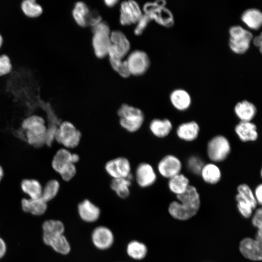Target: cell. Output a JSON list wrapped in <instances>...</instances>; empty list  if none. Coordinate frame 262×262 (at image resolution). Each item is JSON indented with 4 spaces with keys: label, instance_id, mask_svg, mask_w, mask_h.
Wrapping results in <instances>:
<instances>
[{
    "label": "cell",
    "instance_id": "9c48e42d",
    "mask_svg": "<svg viewBox=\"0 0 262 262\" xmlns=\"http://www.w3.org/2000/svg\"><path fill=\"white\" fill-rule=\"evenodd\" d=\"M183 165L180 159L177 156L168 154L163 156L158 162L156 166L157 174L168 180L181 173Z\"/></svg>",
    "mask_w": 262,
    "mask_h": 262
},
{
    "label": "cell",
    "instance_id": "e575fe53",
    "mask_svg": "<svg viewBox=\"0 0 262 262\" xmlns=\"http://www.w3.org/2000/svg\"><path fill=\"white\" fill-rule=\"evenodd\" d=\"M21 9L23 14L30 18L37 17L43 12L42 8L36 0H22Z\"/></svg>",
    "mask_w": 262,
    "mask_h": 262
},
{
    "label": "cell",
    "instance_id": "74e56055",
    "mask_svg": "<svg viewBox=\"0 0 262 262\" xmlns=\"http://www.w3.org/2000/svg\"><path fill=\"white\" fill-rule=\"evenodd\" d=\"M235 200L237 207L241 215L246 218L250 217L254 210L251 204L238 193L235 196Z\"/></svg>",
    "mask_w": 262,
    "mask_h": 262
},
{
    "label": "cell",
    "instance_id": "30bf717a",
    "mask_svg": "<svg viewBox=\"0 0 262 262\" xmlns=\"http://www.w3.org/2000/svg\"><path fill=\"white\" fill-rule=\"evenodd\" d=\"M136 183L142 188L152 186L157 180L156 169L147 162H141L136 167L132 175Z\"/></svg>",
    "mask_w": 262,
    "mask_h": 262
},
{
    "label": "cell",
    "instance_id": "d4e9b609",
    "mask_svg": "<svg viewBox=\"0 0 262 262\" xmlns=\"http://www.w3.org/2000/svg\"><path fill=\"white\" fill-rule=\"evenodd\" d=\"M151 133L158 138H164L168 136L173 129V124L168 118H155L148 125Z\"/></svg>",
    "mask_w": 262,
    "mask_h": 262
},
{
    "label": "cell",
    "instance_id": "681fc988",
    "mask_svg": "<svg viewBox=\"0 0 262 262\" xmlns=\"http://www.w3.org/2000/svg\"><path fill=\"white\" fill-rule=\"evenodd\" d=\"M262 34L261 33L259 35L253 37L251 42L253 43L254 45L259 49L261 52L262 50Z\"/></svg>",
    "mask_w": 262,
    "mask_h": 262
},
{
    "label": "cell",
    "instance_id": "60d3db41",
    "mask_svg": "<svg viewBox=\"0 0 262 262\" xmlns=\"http://www.w3.org/2000/svg\"><path fill=\"white\" fill-rule=\"evenodd\" d=\"M77 173L76 164H72L59 174L62 181L69 182L75 178Z\"/></svg>",
    "mask_w": 262,
    "mask_h": 262
},
{
    "label": "cell",
    "instance_id": "603a6c76",
    "mask_svg": "<svg viewBox=\"0 0 262 262\" xmlns=\"http://www.w3.org/2000/svg\"><path fill=\"white\" fill-rule=\"evenodd\" d=\"M72 164V151L61 147L53 156L51 164L53 170L59 174Z\"/></svg>",
    "mask_w": 262,
    "mask_h": 262
},
{
    "label": "cell",
    "instance_id": "f5cc1de1",
    "mask_svg": "<svg viewBox=\"0 0 262 262\" xmlns=\"http://www.w3.org/2000/svg\"><path fill=\"white\" fill-rule=\"evenodd\" d=\"M2 42H3V39L1 34H0V49L2 46Z\"/></svg>",
    "mask_w": 262,
    "mask_h": 262
},
{
    "label": "cell",
    "instance_id": "836d02e7",
    "mask_svg": "<svg viewBox=\"0 0 262 262\" xmlns=\"http://www.w3.org/2000/svg\"><path fill=\"white\" fill-rule=\"evenodd\" d=\"M61 188L60 180L51 179L43 186L41 197L46 202L49 203L53 200L59 193Z\"/></svg>",
    "mask_w": 262,
    "mask_h": 262
},
{
    "label": "cell",
    "instance_id": "4fadbf2b",
    "mask_svg": "<svg viewBox=\"0 0 262 262\" xmlns=\"http://www.w3.org/2000/svg\"><path fill=\"white\" fill-rule=\"evenodd\" d=\"M143 14L136 1L132 0L123 1L120 6L119 22L123 26L135 24Z\"/></svg>",
    "mask_w": 262,
    "mask_h": 262
},
{
    "label": "cell",
    "instance_id": "cb8c5ba5",
    "mask_svg": "<svg viewBox=\"0 0 262 262\" xmlns=\"http://www.w3.org/2000/svg\"><path fill=\"white\" fill-rule=\"evenodd\" d=\"M234 113L240 121H252L257 113L255 105L247 100L238 102L234 106Z\"/></svg>",
    "mask_w": 262,
    "mask_h": 262
},
{
    "label": "cell",
    "instance_id": "f6af8a7d",
    "mask_svg": "<svg viewBox=\"0 0 262 262\" xmlns=\"http://www.w3.org/2000/svg\"><path fill=\"white\" fill-rule=\"evenodd\" d=\"M91 28L93 33H101L110 34L111 32L108 24L102 20Z\"/></svg>",
    "mask_w": 262,
    "mask_h": 262
},
{
    "label": "cell",
    "instance_id": "816d5d0a",
    "mask_svg": "<svg viewBox=\"0 0 262 262\" xmlns=\"http://www.w3.org/2000/svg\"><path fill=\"white\" fill-rule=\"evenodd\" d=\"M3 176H4L3 169L2 167H1V166L0 165V182L2 180V179L3 177Z\"/></svg>",
    "mask_w": 262,
    "mask_h": 262
},
{
    "label": "cell",
    "instance_id": "ffe728a7",
    "mask_svg": "<svg viewBox=\"0 0 262 262\" xmlns=\"http://www.w3.org/2000/svg\"><path fill=\"white\" fill-rule=\"evenodd\" d=\"M110 34L94 33L92 38V46L95 56L102 59L108 56L111 42Z\"/></svg>",
    "mask_w": 262,
    "mask_h": 262
},
{
    "label": "cell",
    "instance_id": "d6986e66",
    "mask_svg": "<svg viewBox=\"0 0 262 262\" xmlns=\"http://www.w3.org/2000/svg\"><path fill=\"white\" fill-rule=\"evenodd\" d=\"M42 231V241L47 245L53 237L64 234L65 227L60 220L49 219L43 222L41 226Z\"/></svg>",
    "mask_w": 262,
    "mask_h": 262
},
{
    "label": "cell",
    "instance_id": "484cf974",
    "mask_svg": "<svg viewBox=\"0 0 262 262\" xmlns=\"http://www.w3.org/2000/svg\"><path fill=\"white\" fill-rule=\"evenodd\" d=\"M199 176L205 183L214 185L220 181L222 178V172L217 164L211 162L205 163Z\"/></svg>",
    "mask_w": 262,
    "mask_h": 262
},
{
    "label": "cell",
    "instance_id": "8992f818",
    "mask_svg": "<svg viewBox=\"0 0 262 262\" xmlns=\"http://www.w3.org/2000/svg\"><path fill=\"white\" fill-rule=\"evenodd\" d=\"M165 4L164 0L145 3L143 7L144 14L161 26L171 27L174 24V16L172 12L165 7Z\"/></svg>",
    "mask_w": 262,
    "mask_h": 262
},
{
    "label": "cell",
    "instance_id": "3957f363",
    "mask_svg": "<svg viewBox=\"0 0 262 262\" xmlns=\"http://www.w3.org/2000/svg\"><path fill=\"white\" fill-rule=\"evenodd\" d=\"M82 137V132L73 122L63 120L58 126L55 140L62 147L73 150L79 146Z\"/></svg>",
    "mask_w": 262,
    "mask_h": 262
},
{
    "label": "cell",
    "instance_id": "d6a6232c",
    "mask_svg": "<svg viewBox=\"0 0 262 262\" xmlns=\"http://www.w3.org/2000/svg\"><path fill=\"white\" fill-rule=\"evenodd\" d=\"M128 255L135 260H141L144 259L147 253V248L142 242L137 240L130 242L126 247Z\"/></svg>",
    "mask_w": 262,
    "mask_h": 262
},
{
    "label": "cell",
    "instance_id": "9a60e30c",
    "mask_svg": "<svg viewBox=\"0 0 262 262\" xmlns=\"http://www.w3.org/2000/svg\"><path fill=\"white\" fill-rule=\"evenodd\" d=\"M234 131L242 142H255L259 137L257 127L252 121H239L235 126Z\"/></svg>",
    "mask_w": 262,
    "mask_h": 262
},
{
    "label": "cell",
    "instance_id": "f546056e",
    "mask_svg": "<svg viewBox=\"0 0 262 262\" xmlns=\"http://www.w3.org/2000/svg\"><path fill=\"white\" fill-rule=\"evenodd\" d=\"M20 188L22 193L29 198L36 199L41 197L43 186L35 179L23 180L20 183Z\"/></svg>",
    "mask_w": 262,
    "mask_h": 262
},
{
    "label": "cell",
    "instance_id": "7c38bea8",
    "mask_svg": "<svg viewBox=\"0 0 262 262\" xmlns=\"http://www.w3.org/2000/svg\"><path fill=\"white\" fill-rule=\"evenodd\" d=\"M239 249L246 259L253 261L262 260V237L256 236L255 239L245 237L239 243Z\"/></svg>",
    "mask_w": 262,
    "mask_h": 262
},
{
    "label": "cell",
    "instance_id": "7bdbcfd3",
    "mask_svg": "<svg viewBox=\"0 0 262 262\" xmlns=\"http://www.w3.org/2000/svg\"><path fill=\"white\" fill-rule=\"evenodd\" d=\"M12 69V66L9 57L5 54L0 55V76L7 75Z\"/></svg>",
    "mask_w": 262,
    "mask_h": 262
},
{
    "label": "cell",
    "instance_id": "f907efd6",
    "mask_svg": "<svg viewBox=\"0 0 262 262\" xmlns=\"http://www.w3.org/2000/svg\"><path fill=\"white\" fill-rule=\"evenodd\" d=\"M104 4L108 7L112 8L114 7L118 2L116 0H105L104 1Z\"/></svg>",
    "mask_w": 262,
    "mask_h": 262
},
{
    "label": "cell",
    "instance_id": "ba28073f",
    "mask_svg": "<svg viewBox=\"0 0 262 262\" xmlns=\"http://www.w3.org/2000/svg\"><path fill=\"white\" fill-rule=\"evenodd\" d=\"M126 60L131 75L141 76L146 73L150 66L149 56L143 50L137 49L131 51Z\"/></svg>",
    "mask_w": 262,
    "mask_h": 262
},
{
    "label": "cell",
    "instance_id": "8d00e7d4",
    "mask_svg": "<svg viewBox=\"0 0 262 262\" xmlns=\"http://www.w3.org/2000/svg\"><path fill=\"white\" fill-rule=\"evenodd\" d=\"M45 125H46V121L44 118L34 115L25 118L21 123V127L26 131Z\"/></svg>",
    "mask_w": 262,
    "mask_h": 262
},
{
    "label": "cell",
    "instance_id": "44dd1931",
    "mask_svg": "<svg viewBox=\"0 0 262 262\" xmlns=\"http://www.w3.org/2000/svg\"><path fill=\"white\" fill-rule=\"evenodd\" d=\"M170 102L177 110L183 112L187 110L192 104V98L186 90L177 88L173 90L169 95Z\"/></svg>",
    "mask_w": 262,
    "mask_h": 262
},
{
    "label": "cell",
    "instance_id": "5bb4252c",
    "mask_svg": "<svg viewBox=\"0 0 262 262\" xmlns=\"http://www.w3.org/2000/svg\"><path fill=\"white\" fill-rule=\"evenodd\" d=\"M91 240L94 246L99 250H106L110 248L114 242V235L108 227L100 226L94 229L91 234Z\"/></svg>",
    "mask_w": 262,
    "mask_h": 262
},
{
    "label": "cell",
    "instance_id": "ac0fdd59",
    "mask_svg": "<svg viewBox=\"0 0 262 262\" xmlns=\"http://www.w3.org/2000/svg\"><path fill=\"white\" fill-rule=\"evenodd\" d=\"M77 210L80 217L87 223L95 222L100 217L99 208L88 199L81 201L78 205Z\"/></svg>",
    "mask_w": 262,
    "mask_h": 262
},
{
    "label": "cell",
    "instance_id": "7a4b0ae2",
    "mask_svg": "<svg viewBox=\"0 0 262 262\" xmlns=\"http://www.w3.org/2000/svg\"><path fill=\"white\" fill-rule=\"evenodd\" d=\"M120 126L126 131L134 133L143 126L145 121V115L140 108L123 103L117 111Z\"/></svg>",
    "mask_w": 262,
    "mask_h": 262
},
{
    "label": "cell",
    "instance_id": "b9f144b4",
    "mask_svg": "<svg viewBox=\"0 0 262 262\" xmlns=\"http://www.w3.org/2000/svg\"><path fill=\"white\" fill-rule=\"evenodd\" d=\"M151 21L150 18L147 15L143 13L135 24V28L134 29V34L136 35L142 34Z\"/></svg>",
    "mask_w": 262,
    "mask_h": 262
},
{
    "label": "cell",
    "instance_id": "5b68a950",
    "mask_svg": "<svg viewBox=\"0 0 262 262\" xmlns=\"http://www.w3.org/2000/svg\"><path fill=\"white\" fill-rule=\"evenodd\" d=\"M231 151V146L229 139L222 134L212 137L206 146L207 155L211 162L216 164L226 160Z\"/></svg>",
    "mask_w": 262,
    "mask_h": 262
},
{
    "label": "cell",
    "instance_id": "e0dca14e",
    "mask_svg": "<svg viewBox=\"0 0 262 262\" xmlns=\"http://www.w3.org/2000/svg\"><path fill=\"white\" fill-rule=\"evenodd\" d=\"M200 131L198 123L196 121L191 120L179 124L176 128V134L180 140L191 142L198 138Z\"/></svg>",
    "mask_w": 262,
    "mask_h": 262
},
{
    "label": "cell",
    "instance_id": "8fae6325",
    "mask_svg": "<svg viewBox=\"0 0 262 262\" xmlns=\"http://www.w3.org/2000/svg\"><path fill=\"white\" fill-rule=\"evenodd\" d=\"M110 38L111 46L108 56L124 59L131 48L130 42L126 35L120 30H114L111 32Z\"/></svg>",
    "mask_w": 262,
    "mask_h": 262
},
{
    "label": "cell",
    "instance_id": "83f0119b",
    "mask_svg": "<svg viewBox=\"0 0 262 262\" xmlns=\"http://www.w3.org/2000/svg\"><path fill=\"white\" fill-rule=\"evenodd\" d=\"M46 125L25 131V138L27 143L36 148L45 145Z\"/></svg>",
    "mask_w": 262,
    "mask_h": 262
},
{
    "label": "cell",
    "instance_id": "2e32d148",
    "mask_svg": "<svg viewBox=\"0 0 262 262\" xmlns=\"http://www.w3.org/2000/svg\"><path fill=\"white\" fill-rule=\"evenodd\" d=\"M20 206L25 213L36 216L44 214L49 208L48 203L42 197L31 199L24 197L20 200Z\"/></svg>",
    "mask_w": 262,
    "mask_h": 262
},
{
    "label": "cell",
    "instance_id": "7402d4cb",
    "mask_svg": "<svg viewBox=\"0 0 262 262\" xmlns=\"http://www.w3.org/2000/svg\"><path fill=\"white\" fill-rule=\"evenodd\" d=\"M90 9L84 2L79 1L73 4L71 15L73 21L79 27L88 26Z\"/></svg>",
    "mask_w": 262,
    "mask_h": 262
},
{
    "label": "cell",
    "instance_id": "ee69618b",
    "mask_svg": "<svg viewBox=\"0 0 262 262\" xmlns=\"http://www.w3.org/2000/svg\"><path fill=\"white\" fill-rule=\"evenodd\" d=\"M46 126L45 145L48 147H51L55 142V134L58 126L54 124H49Z\"/></svg>",
    "mask_w": 262,
    "mask_h": 262
},
{
    "label": "cell",
    "instance_id": "c3c4849f",
    "mask_svg": "<svg viewBox=\"0 0 262 262\" xmlns=\"http://www.w3.org/2000/svg\"><path fill=\"white\" fill-rule=\"evenodd\" d=\"M7 252V246L5 240L0 236V260L3 259Z\"/></svg>",
    "mask_w": 262,
    "mask_h": 262
},
{
    "label": "cell",
    "instance_id": "bcb514c9",
    "mask_svg": "<svg viewBox=\"0 0 262 262\" xmlns=\"http://www.w3.org/2000/svg\"><path fill=\"white\" fill-rule=\"evenodd\" d=\"M252 224L257 229V230H262V210L259 208L255 212L252 218Z\"/></svg>",
    "mask_w": 262,
    "mask_h": 262
},
{
    "label": "cell",
    "instance_id": "4316f807",
    "mask_svg": "<svg viewBox=\"0 0 262 262\" xmlns=\"http://www.w3.org/2000/svg\"><path fill=\"white\" fill-rule=\"evenodd\" d=\"M241 19L249 29L258 30L262 25V13L257 8H248L242 13Z\"/></svg>",
    "mask_w": 262,
    "mask_h": 262
},
{
    "label": "cell",
    "instance_id": "7dc6e473",
    "mask_svg": "<svg viewBox=\"0 0 262 262\" xmlns=\"http://www.w3.org/2000/svg\"><path fill=\"white\" fill-rule=\"evenodd\" d=\"M253 193L257 204L261 205L262 203V184L261 183L256 186Z\"/></svg>",
    "mask_w": 262,
    "mask_h": 262
},
{
    "label": "cell",
    "instance_id": "ab89813d",
    "mask_svg": "<svg viewBox=\"0 0 262 262\" xmlns=\"http://www.w3.org/2000/svg\"><path fill=\"white\" fill-rule=\"evenodd\" d=\"M237 191L238 194L251 204L254 210L256 209L258 204L255 198L253 191L248 184H240L237 187Z\"/></svg>",
    "mask_w": 262,
    "mask_h": 262
},
{
    "label": "cell",
    "instance_id": "f35d334b",
    "mask_svg": "<svg viewBox=\"0 0 262 262\" xmlns=\"http://www.w3.org/2000/svg\"><path fill=\"white\" fill-rule=\"evenodd\" d=\"M204 164V162L199 156L192 155L187 159L186 166L187 170L190 173L194 175H199Z\"/></svg>",
    "mask_w": 262,
    "mask_h": 262
},
{
    "label": "cell",
    "instance_id": "4dcf8cb0",
    "mask_svg": "<svg viewBox=\"0 0 262 262\" xmlns=\"http://www.w3.org/2000/svg\"><path fill=\"white\" fill-rule=\"evenodd\" d=\"M190 185L189 178L182 173L169 179L167 181L169 190L176 196L184 193Z\"/></svg>",
    "mask_w": 262,
    "mask_h": 262
},
{
    "label": "cell",
    "instance_id": "6da1fadb",
    "mask_svg": "<svg viewBox=\"0 0 262 262\" xmlns=\"http://www.w3.org/2000/svg\"><path fill=\"white\" fill-rule=\"evenodd\" d=\"M178 201L171 202L168 207L169 214L180 221L190 219L196 214L200 207V197L197 188L190 185L183 194L176 196Z\"/></svg>",
    "mask_w": 262,
    "mask_h": 262
},
{
    "label": "cell",
    "instance_id": "1f68e13d",
    "mask_svg": "<svg viewBox=\"0 0 262 262\" xmlns=\"http://www.w3.org/2000/svg\"><path fill=\"white\" fill-rule=\"evenodd\" d=\"M46 246L51 247L55 252L63 255L68 254L71 251L70 244L64 234L53 237Z\"/></svg>",
    "mask_w": 262,
    "mask_h": 262
},
{
    "label": "cell",
    "instance_id": "52a82bcc",
    "mask_svg": "<svg viewBox=\"0 0 262 262\" xmlns=\"http://www.w3.org/2000/svg\"><path fill=\"white\" fill-rule=\"evenodd\" d=\"M104 168L112 179L132 176L131 163L126 157L119 156L108 160L105 164Z\"/></svg>",
    "mask_w": 262,
    "mask_h": 262
},
{
    "label": "cell",
    "instance_id": "d590c367",
    "mask_svg": "<svg viewBox=\"0 0 262 262\" xmlns=\"http://www.w3.org/2000/svg\"><path fill=\"white\" fill-rule=\"evenodd\" d=\"M113 69L121 77L127 78L131 76L126 60L109 57Z\"/></svg>",
    "mask_w": 262,
    "mask_h": 262
},
{
    "label": "cell",
    "instance_id": "277c9868",
    "mask_svg": "<svg viewBox=\"0 0 262 262\" xmlns=\"http://www.w3.org/2000/svg\"><path fill=\"white\" fill-rule=\"evenodd\" d=\"M229 47L234 53L243 54L249 49L253 38L252 33L240 25L231 26L229 30Z\"/></svg>",
    "mask_w": 262,
    "mask_h": 262
},
{
    "label": "cell",
    "instance_id": "f1b7e54d",
    "mask_svg": "<svg viewBox=\"0 0 262 262\" xmlns=\"http://www.w3.org/2000/svg\"><path fill=\"white\" fill-rule=\"evenodd\" d=\"M133 176L120 179H112L110 188L119 197L125 199L130 195L131 187L132 184Z\"/></svg>",
    "mask_w": 262,
    "mask_h": 262
}]
</instances>
